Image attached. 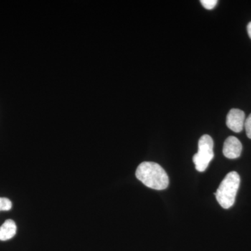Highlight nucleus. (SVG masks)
Masks as SVG:
<instances>
[{
	"label": "nucleus",
	"mask_w": 251,
	"mask_h": 251,
	"mask_svg": "<svg viewBox=\"0 0 251 251\" xmlns=\"http://www.w3.org/2000/svg\"><path fill=\"white\" fill-rule=\"evenodd\" d=\"M17 227L13 220H6L0 227V241H7L14 237Z\"/></svg>",
	"instance_id": "6"
},
{
	"label": "nucleus",
	"mask_w": 251,
	"mask_h": 251,
	"mask_svg": "<svg viewBox=\"0 0 251 251\" xmlns=\"http://www.w3.org/2000/svg\"><path fill=\"white\" fill-rule=\"evenodd\" d=\"M242 151V143L236 137L229 136L225 141L223 153L226 158L235 159L241 156Z\"/></svg>",
	"instance_id": "5"
},
{
	"label": "nucleus",
	"mask_w": 251,
	"mask_h": 251,
	"mask_svg": "<svg viewBox=\"0 0 251 251\" xmlns=\"http://www.w3.org/2000/svg\"><path fill=\"white\" fill-rule=\"evenodd\" d=\"M137 179L148 188L154 190H164L169 185V178L166 172L158 163L143 162L135 172Z\"/></svg>",
	"instance_id": "1"
},
{
	"label": "nucleus",
	"mask_w": 251,
	"mask_h": 251,
	"mask_svg": "<svg viewBox=\"0 0 251 251\" xmlns=\"http://www.w3.org/2000/svg\"><path fill=\"white\" fill-rule=\"evenodd\" d=\"M245 113L239 109H231L226 118V125L235 133L242 131L245 123Z\"/></svg>",
	"instance_id": "4"
},
{
	"label": "nucleus",
	"mask_w": 251,
	"mask_h": 251,
	"mask_svg": "<svg viewBox=\"0 0 251 251\" xmlns=\"http://www.w3.org/2000/svg\"><path fill=\"white\" fill-rule=\"evenodd\" d=\"M247 31L248 34H249V37H250L251 39V22L249 23V24H248Z\"/></svg>",
	"instance_id": "10"
},
{
	"label": "nucleus",
	"mask_w": 251,
	"mask_h": 251,
	"mask_svg": "<svg viewBox=\"0 0 251 251\" xmlns=\"http://www.w3.org/2000/svg\"><path fill=\"white\" fill-rule=\"evenodd\" d=\"M201 4L206 9H213L217 4V0H202L201 1Z\"/></svg>",
	"instance_id": "8"
},
{
	"label": "nucleus",
	"mask_w": 251,
	"mask_h": 251,
	"mask_svg": "<svg viewBox=\"0 0 251 251\" xmlns=\"http://www.w3.org/2000/svg\"><path fill=\"white\" fill-rule=\"evenodd\" d=\"M12 207V202L6 198H0V211H9Z\"/></svg>",
	"instance_id": "7"
},
{
	"label": "nucleus",
	"mask_w": 251,
	"mask_h": 251,
	"mask_svg": "<svg viewBox=\"0 0 251 251\" xmlns=\"http://www.w3.org/2000/svg\"><path fill=\"white\" fill-rule=\"evenodd\" d=\"M244 127H245L248 138L251 139V114L249 117H248L247 120H245Z\"/></svg>",
	"instance_id": "9"
},
{
	"label": "nucleus",
	"mask_w": 251,
	"mask_h": 251,
	"mask_svg": "<svg viewBox=\"0 0 251 251\" xmlns=\"http://www.w3.org/2000/svg\"><path fill=\"white\" fill-rule=\"evenodd\" d=\"M214 141L209 135H204L198 142V151L193 156V161L198 172H204L214 156Z\"/></svg>",
	"instance_id": "3"
},
{
	"label": "nucleus",
	"mask_w": 251,
	"mask_h": 251,
	"mask_svg": "<svg viewBox=\"0 0 251 251\" xmlns=\"http://www.w3.org/2000/svg\"><path fill=\"white\" fill-rule=\"evenodd\" d=\"M240 185V176L237 172H230L223 180L214 193L220 205L227 209L235 202L238 189Z\"/></svg>",
	"instance_id": "2"
}]
</instances>
